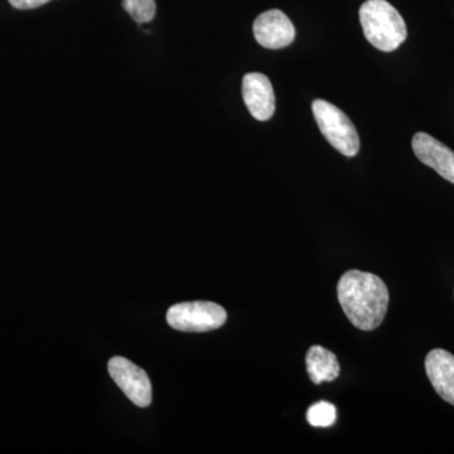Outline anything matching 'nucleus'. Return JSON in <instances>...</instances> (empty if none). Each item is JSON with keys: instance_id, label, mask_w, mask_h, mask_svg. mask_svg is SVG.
Instances as JSON below:
<instances>
[{"instance_id": "1", "label": "nucleus", "mask_w": 454, "mask_h": 454, "mask_svg": "<svg viewBox=\"0 0 454 454\" xmlns=\"http://www.w3.org/2000/svg\"><path fill=\"white\" fill-rule=\"evenodd\" d=\"M337 295L343 312L358 330H376L384 322L389 291L375 274L348 270L340 277Z\"/></svg>"}, {"instance_id": "2", "label": "nucleus", "mask_w": 454, "mask_h": 454, "mask_svg": "<svg viewBox=\"0 0 454 454\" xmlns=\"http://www.w3.org/2000/svg\"><path fill=\"white\" fill-rule=\"evenodd\" d=\"M366 40L382 52H393L404 43L408 29L403 17L387 0H367L360 8Z\"/></svg>"}, {"instance_id": "3", "label": "nucleus", "mask_w": 454, "mask_h": 454, "mask_svg": "<svg viewBox=\"0 0 454 454\" xmlns=\"http://www.w3.org/2000/svg\"><path fill=\"white\" fill-rule=\"evenodd\" d=\"M313 115L319 130L334 149L346 157H355L360 151V138L354 122L348 115L325 100H315Z\"/></svg>"}, {"instance_id": "4", "label": "nucleus", "mask_w": 454, "mask_h": 454, "mask_svg": "<svg viewBox=\"0 0 454 454\" xmlns=\"http://www.w3.org/2000/svg\"><path fill=\"white\" fill-rule=\"evenodd\" d=\"M226 310L214 301H186L170 307L167 322L182 333H208L225 325Z\"/></svg>"}, {"instance_id": "5", "label": "nucleus", "mask_w": 454, "mask_h": 454, "mask_svg": "<svg viewBox=\"0 0 454 454\" xmlns=\"http://www.w3.org/2000/svg\"><path fill=\"white\" fill-rule=\"evenodd\" d=\"M110 376L130 402L139 408L152 404V384L148 373L134 365L128 358L115 356L110 358L107 365Z\"/></svg>"}, {"instance_id": "6", "label": "nucleus", "mask_w": 454, "mask_h": 454, "mask_svg": "<svg viewBox=\"0 0 454 454\" xmlns=\"http://www.w3.org/2000/svg\"><path fill=\"white\" fill-rule=\"evenodd\" d=\"M253 29L255 40L264 49H284L295 38V28L291 20L278 9L260 14L254 22Z\"/></svg>"}, {"instance_id": "7", "label": "nucleus", "mask_w": 454, "mask_h": 454, "mask_svg": "<svg viewBox=\"0 0 454 454\" xmlns=\"http://www.w3.org/2000/svg\"><path fill=\"white\" fill-rule=\"evenodd\" d=\"M243 98L250 114L259 121H267L276 112V95L270 80L264 74H245Z\"/></svg>"}, {"instance_id": "8", "label": "nucleus", "mask_w": 454, "mask_h": 454, "mask_svg": "<svg viewBox=\"0 0 454 454\" xmlns=\"http://www.w3.org/2000/svg\"><path fill=\"white\" fill-rule=\"evenodd\" d=\"M413 151L420 162L430 167L450 184H454V152L446 145L427 133L414 136Z\"/></svg>"}, {"instance_id": "9", "label": "nucleus", "mask_w": 454, "mask_h": 454, "mask_svg": "<svg viewBox=\"0 0 454 454\" xmlns=\"http://www.w3.org/2000/svg\"><path fill=\"white\" fill-rule=\"evenodd\" d=\"M426 372L438 395L454 405L453 355L446 349H433L426 358Z\"/></svg>"}, {"instance_id": "10", "label": "nucleus", "mask_w": 454, "mask_h": 454, "mask_svg": "<svg viewBox=\"0 0 454 454\" xmlns=\"http://www.w3.org/2000/svg\"><path fill=\"white\" fill-rule=\"evenodd\" d=\"M307 372L313 384L336 380L340 375V364L336 355L322 346H312L306 356Z\"/></svg>"}, {"instance_id": "11", "label": "nucleus", "mask_w": 454, "mask_h": 454, "mask_svg": "<svg viewBox=\"0 0 454 454\" xmlns=\"http://www.w3.org/2000/svg\"><path fill=\"white\" fill-rule=\"evenodd\" d=\"M307 420L316 428H328L336 423V406L328 402H318L307 411Z\"/></svg>"}, {"instance_id": "12", "label": "nucleus", "mask_w": 454, "mask_h": 454, "mask_svg": "<svg viewBox=\"0 0 454 454\" xmlns=\"http://www.w3.org/2000/svg\"><path fill=\"white\" fill-rule=\"evenodd\" d=\"M122 8L139 25L153 20L157 12L155 0H122Z\"/></svg>"}, {"instance_id": "13", "label": "nucleus", "mask_w": 454, "mask_h": 454, "mask_svg": "<svg viewBox=\"0 0 454 454\" xmlns=\"http://www.w3.org/2000/svg\"><path fill=\"white\" fill-rule=\"evenodd\" d=\"M51 0H9L14 8L20 9V11H27V9H35L47 4Z\"/></svg>"}]
</instances>
